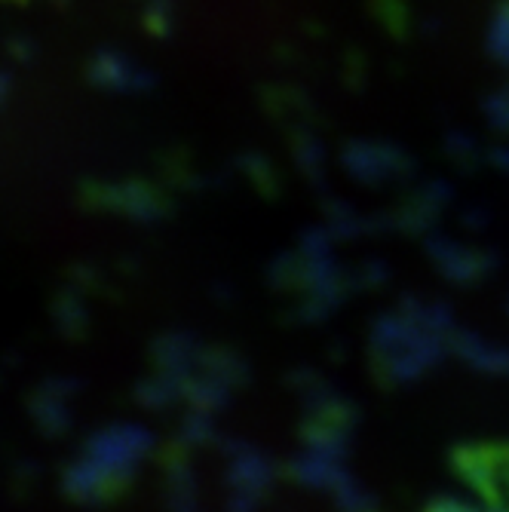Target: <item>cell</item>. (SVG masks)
I'll use <instances>...</instances> for the list:
<instances>
[{"instance_id":"6da1fadb","label":"cell","mask_w":509,"mask_h":512,"mask_svg":"<svg viewBox=\"0 0 509 512\" xmlns=\"http://www.w3.org/2000/svg\"><path fill=\"white\" fill-rule=\"evenodd\" d=\"M460 470L494 512H509V445L467 451L460 457Z\"/></svg>"}]
</instances>
